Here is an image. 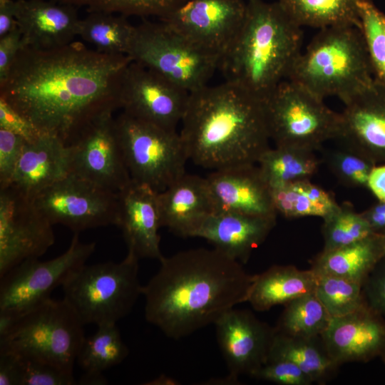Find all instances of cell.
I'll use <instances>...</instances> for the list:
<instances>
[{
	"label": "cell",
	"mask_w": 385,
	"mask_h": 385,
	"mask_svg": "<svg viewBox=\"0 0 385 385\" xmlns=\"http://www.w3.org/2000/svg\"><path fill=\"white\" fill-rule=\"evenodd\" d=\"M131 61L77 41L50 49L24 46L0 83V97L43 134L68 145L97 115L119 108L120 78Z\"/></svg>",
	"instance_id": "obj_1"
},
{
	"label": "cell",
	"mask_w": 385,
	"mask_h": 385,
	"mask_svg": "<svg viewBox=\"0 0 385 385\" xmlns=\"http://www.w3.org/2000/svg\"><path fill=\"white\" fill-rule=\"evenodd\" d=\"M159 261L142 296L146 321L168 338L186 337L247 302L254 274L214 247L183 250Z\"/></svg>",
	"instance_id": "obj_2"
},
{
	"label": "cell",
	"mask_w": 385,
	"mask_h": 385,
	"mask_svg": "<svg viewBox=\"0 0 385 385\" xmlns=\"http://www.w3.org/2000/svg\"><path fill=\"white\" fill-rule=\"evenodd\" d=\"M180 135L205 168L257 164L270 140L264 102L225 81L190 93Z\"/></svg>",
	"instance_id": "obj_3"
},
{
	"label": "cell",
	"mask_w": 385,
	"mask_h": 385,
	"mask_svg": "<svg viewBox=\"0 0 385 385\" xmlns=\"http://www.w3.org/2000/svg\"><path fill=\"white\" fill-rule=\"evenodd\" d=\"M243 24L219 69L226 81L265 102L300 54L301 27L278 1H247Z\"/></svg>",
	"instance_id": "obj_4"
},
{
	"label": "cell",
	"mask_w": 385,
	"mask_h": 385,
	"mask_svg": "<svg viewBox=\"0 0 385 385\" xmlns=\"http://www.w3.org/2000/svg\"><path fill=\"white\" fill-rule=\"evenodd\" d=\"M287 80L322 99L337 96L346 102L374 80L361 29H320L296 59Z\"/></svg>",
	"instance_id": "obj_5"
},
{
	"label": "cell",
	"mask_w": 385,
	"mask_h": 385,
	"mask_svg": "<svg viewBox=\"0 0 385 385\" xmlns=\"http://www.w3.org/2000/svg\"><path fill=\"white\" fill-rule=\"evenodd\" d=\"M138 260L128 252L118 262L81 265L62 284L63 298L83 324H117L142 295Z\"/></svg>",
	"instance_id": "obj_6"
},
{
	"label": "cell",
	"mask_w": 385,
	"mask_h": 385,
	"mask_svg": "<svg viewBox=\"0 0 385 385\" xmlns=\"http://www.w3.org/2000/svg\"><path fill=\"white\" fill-rule=\"evenodd\" d=\"M84 325L64 298L50 297L23 313L14 328L0 337V351L32 357L73 372L86 337Z\"/></svg>",
	"instance_id": "obj_7"
},
{
	"label": "cell",
	"mask_w": 385,
	"mask_h": 385,
	"mask_svg": "<svg viewBox=\"0 0 385 385\" xmlns=\"http://www.w3.org/2000/svg\"><path fill=\"white\" fill-rule=\"evenodd\" d=\"M127 55L189 93L208 85L220 66L217 56L160 20L135 26Z\"/></svg>",
	"instance_id": "obj_8"
},
{
	"label": "cell",
	"mask_w": 385,
	"mask_h": 385,
	"mask_svg": "<svg viewBox=\"0 0 385 385\" xmlns=\"http://www.w3.org/2000/svg\"><path fill=\"white\" fill-rule=\"evenodd\" d=\"M264 104L270 137L276 146L314 151L339 137L340 113L297 83L283 81Z\"/></svg>",
	"instance_id": "obj_9"
},
{
	"label": "cell",
	"mask_w": 385,
	"mask_h": 385,
	"mask_svg": "<svg viewBox=\"0 0 385 385\" xmlns=\"http://www.w3.org/2000/svg\"><path fill=\"white\" fill-rule=\"evenodd\" d=\"M117 135L131 180L162 192L185 172L188 154L180 133L122 112Z\"/></svg>",
	"instance_id": "obj_10"
},
{
	"label": "cell",
	"mask_w": 385,
	"mask_h": 385,
	"mask_svg": "<svg viewBox=\"0 0 385 385\" xmlns=\"http://www.w3.org/2000/svg\"><path fill=\"white\" fill-rule=\"evenodd\" d=\"M32 200L53 225H63L74 233L119 224L118 192L73 173L41 190Z\"/></svg>",
	"instance_id": "obj_11"
},
{
	"label": "cell",
	"mask_w": 385,
	"mask_h": 385,
	"mask_svg": "<svg viewBox=\"0 0 385 385\" xmlns=\"http://www.w3.org/2000/svg\"><path fill=\"white\" fill-rule=\"evenodd\" d=\"M94 242L83 243L74 233L68 248L46 261L26 260L0 277V311L16 315L49 299L75 270L86 264L96 250Z\"/></svg>",
	"instance_id": "obj_12"
},
{
	"label": "cell",
	"mask_w": 385,
	"mask_h": 385,
	"mask_svg": "<svg viewBox=\"0 0 385 385\" xmlns=\"http://www.w3.org/2000/svg\"><path fill=\"white\" fill-rule=\"evenodd\" d=\"M53 225L31 198L11 187L0 189V277L38 259L54 244Z\"/></svg>",
	"instance_id": "obj_13"
},
{
	"label": "cell",
	"mask_w": 385,
	"mask_h": 385,
	"mask_svg": "<svg viewBox=\"0 0 385 385\" xmlns=\"http://www.w3.org/2000/svg\"><path fill=\"white\" fill-rule=\"evenodd\" d=\"M189 96L186 90L132 61L121 76L118 100L123 112L165 129L176 130Z\"/></svg>",
	"instance_id": "obj_14"
},
{
	"label": "cell",
	"mask_w": 385,
	"mask_h": 385,
	"mask_svg": "<svg viewBox=\"0 0 385 385\" xmlns=\"http://www.w3.org/2000/svg\"><path fill=\"white\" fill-rule=\"evenodd\" d=\"M113 111L97 115L68 144L70 173L118 192L131 178L117 135Z\"/></svg>",
	"instance_id": "obj_15"
},
{
	"label": "cell",
	"mask_w": 385,
	"mask_h": 385,
	"mask_svg": "<svg viewBox=\"0 0 385 385\" xmlns=\"http://www.w3.org/2000/svg\"><path fill=\"white\" fill-rule=\"evenodd\" d=\"M247 6L245 0H185L160 21L220 62L243 24Z\"/></svg>",
	"instance_id": "obj_16"
},
{
	"label": "cell",
	"mask_w": 385,
	"mask_h": 385,
	"mask_svg": "<svg viewBox=\"0 0 385 385\" xmlns=\"http://www.w3.org/2000/svg\"><path fill=\"white\" fill-rule=\"evenodd\" d=\"M216 338L229 376H252L267 361L275 329L252 312L235 307L214 324Z\"/></svg>",
	"instance_id": "obj_17"
},
{
	"label": "cell",
	"mask_w": 385,
	"mask_h": 385,
	"mask_svg": "<svg viewBox=\"0 0 385 385\" xmlns=\"http://www.w3.org/2000/svg\"><path fill=\"white\" fill-rule=\"evenodd\" d=\"M344 103L337 139L374 164H385V86L374 80Z\"/></svg>",
	"instance_id": "obj_18"
},
{
	"label": "cell",
	"mask_w": 385,
	"mask_h": 385,
	"mask_svg": "<svg viewBox=\"0 0 385 385\" xmlns=\"http://www.w3.org/2000/svg\"><path fill=\"white\" fill-rule=\"evenodd\" d=\"M322 338L339 366L368 362L385 354V318L366 303L353 312L332 317Z\"/></svg>",
	"instance_id": "obj_19"
},
{
	"label": "cell",
	"mask_w": 385,
	"mask_h": 385,
	"mask_svg": "<svg viewBox=\"0 0 385 385\" xmlns=\"http://www.w3.org/2000/svg\"><path fill=\"white\" fill-rule=\"evenodd\" d=\"M158 192L133 180L118 192L120 220L128 252L139 260L163 257L160 248L161 227Z\"/></svg>",
	"instance_id": "obj_20"
},
{
	"label": "cell",
	"mask_w": 385,
	"mask_h": 385,
	"mask_svg": "<svg viewBox=\"0 0 385 385\" xmlns=\"http://www.w3.org/2000/svg\"><path fill=\"white\" fill-rule=\"evenodd\" d=\"M206 179L217 211L277 217L270 188L256 164L215 170Z\"/></svg>",
	"instance_id": "obj_21"
},
{
	"label": "cell",
	"mask_w": 385,
	"mask_h": 385,
	"mask_svg": "<svg viewBox=\"0 0 385 385\" xmlns=\"http://www.w3.org/2000/svg\"><path fill=\"white\" fill-rule=\"evenodd\" d=\"M161 227L182 237H195L205 220L217 211L207 180L185 173L158 194Z\"/></svg>",
	"instance_id": "obj_22"
},
{
	"label": "cell",
	"mask_w": 385,
	"mask_h": 385,
	"mask_svg": "<svg viewBox=\"0 0 385 385\" xmlns=\"http://www.w3.org/2000/svg\"><path fill=\"white\" fill-rule=\"evenodd\" d=\"M76 8L52 0H16L17 27L24 46L50 49L73 42L81 20Z\"/></svg>",
	"instance_id": "obj_23"
},
{
	"label": "cell",
	"mask_w": 385,
	"mask_h": 385,
	"mask_svg": "<svg viewBox=\"0 0 385 385\" xmlns=\"http://www.w3.org/2000/svg\"><path fill=\"white\" fill-rule=\"evenodd\" d=\"M276 216H257L230 211H216L197 230L195 237L241 264L266 240L276 225Z\"/></svg>",
	"instance_id": "obj_24"
},
{
	"label": "cell",
	"mask_w": 385,
	"mask_h": 385,
	"mask_svg": "<svg viewBox=\"0 0 385 385\" xmlns=\"http://www.w3.org/2000/svg\"><path fill=\"white\" fill-rule=\"evenodd\" d=\"M69 173L68 145L55 135L43 134L25 143L9 186L32 199Z\"/></svg>",
	"instance_id": "obj_25"
},
{
	"label": "cell",
	"mask_w": 385,
	"mask_h": 385,
	"mask_svg": "<svg viewBox=\"0 0 385 385\" xmlns=\"http://www.w3.org/2000/svg\"><path fill=\"white\" fill-rule=\"evenodd\" d=\"M317 279V274L311 268L302 270L294 265H273L254 274L247 302L257 312L284 305L314 292Z\"/></svg>",
	"instance_id": "obj_26"
},
{
	"label": "cell",
	"mask_w": 385,
	"mask_h": 385,
	"mask_svg": "<svg viewBox=\"0 0 385 385\" xmlns=\"http://www.w3.org/2000/svg\"><path fill=\"white\" fill-rule=\"evenodd\" d=\"M384 256L385 237L374 233L350 245L322 251L310 268L317 274L339 276L363 284Z\"/></svg>",
	"instance_id": "obj_27"
},
{
	"label": "cell",
	"mask_w": 385,
	"mask_h": 385,
	"mask_svg": "<svg viewBox=\"0 0 385 385\" xmlns=\"http://www.w3.org/2000/svg\"><path fill=\"white\" fill-rule=\"evenodd\" d=\"M272 359L293 362L310 377L313 383L319 384L329 381L340 366L329 355L322 336L312 338L293 337L276 329L267 361Z\"/></svg>",
	"instance_id": "obj_28"
},
{
	"label": "cell",
	"mask_w": 385,
	"mask_h": 385,
	"mask_svg": "<svg viewBox=\"0 0 385 385\" xmlns=\"http://www.w3.org/2000/svg\"><path fill=\"white\" fill-rule=\"evenodd\" d=\"M359 0H278V3L299 26L319 29L338 26H354L361 29Z\"/></svg>",
	"instance_id": "obj_29"
},
{
	"label": "cell",
	"mask_w": 385,
	"mask_h": 385,
	"mask_svg": "<svg viewBox=\"0 0 385 385\" xmlns=\"http://www.w3.org/2000/svg\"><path fill=\"white\" fill-rule=\"evenodd\" d=\"M257 166L272 188L309 180L320 164L314 151L289 146L270 148L260 158Z\"/></svg>",
	"instance_id": "obj_30"
},
{
	"label": "cell",
	"mask_w": 385,
	"mask_h": 385,
	"mask_svg": "<svg viewBox=\"0 0 385 385\" xmlns=\"http://www.w3.org/2000/svg\"><path fill=\"white\" fill-rule=\"evenodd\" d=\"M270 190L277 214L289 219L309 216L324 218L339 205L330 192L312 183L309 180L296 181Z\"/></svg>",
	"instance_id": "obj_31"
},
{
	"label": "cell",
	"mask_w": 385,
	"mask_h": 385,
	"mask_svg": "<svg viewBox=\"0 0 385 385\" xmlns=\"http://www.w3.org/2000/svg\"><path fill=\"white\" fill-rule=\"evenodd\" d=\"M126 17L106 12H89L86 18L80 20L78 36L95 46L98 51L127 55L135 26Z\"/></svg>",
	"instance_id": "obj_32"
},
{
	"label": "cell",
	"mask_w": 385,
	"mask_h": 385,
	"mask_svg": "<svg viewBox=\"0 0 385 385\" xmlns=\"http://www.w3.org/2000/svg\"><path fill=\"white\" fill-rule=\"evenodd\" d=\"M284 306L274 328L284 334L306 338L322 336L332 318L314 292L300 296Z\"/></svg>",
	"instance_id": "obj_33"
},
{
	"label": "cell",
	"mask_w": 385,
	"mask_h": 385,
	"mask_svg": "<svg viewBox=\"0 0 385 385\" xmlns=\"http://www.w3.org/2000/svg\"><path fill=\"white\" fill-rule=\"evenodd\" d=\"M128 354L117 324H103L93 334L85 337L76 361L86 372L103 373L120 364Z\"/></svg>",
	"instance_id": "obj_34"
},
{
	"label": "cell",
	"mask_w": 385,
	"mask_h": 385,
	"mask_svg": "<svg viewBox=\"0 0 385 385\" xmlns=\"http://www.w3.org/2000/svg\"><path fill=\"white\" fill-rule=\"evenodd\" d=\"M322 219L323 252L350 245L374 234L361 213L356 212L346 202L338 205Z\"/></svg>",
	"instance_id": "obj_35"
},
{
	"label": "cell",
	"mask_w": 385,
	"mask_h": 385,
	"mask_svg": "<svg viewBox=\"0 0 385 385\" xmlns=\"http://www.w3.org/2000/svg\"><path fill=\"white\" fill-rule=\"evenodd\" d=\"M317 275L314 292L332 317L353 312L366 303L362 284L339 276Z\"/></svg>",
	"instance_id": "obj_36"
},
{
	"label": "cell",
	"mask_w": 385,
	"mask_h": 385,
	"mask_svg": "<svg viewBox=\"0 0 385 385\" xmlns=\"http://www.w3.org/2000/svg\"><path fill=\"white\" fill-rule=\"evenodd\" d=\"M358 9L374 78L385 86V13L372 0H359Z\"/></svg>",
	"instance_id": "obj_37"
},
{
	"label": "cell",
	"mask_w": 385,
	"mask_h": 385,
	"mask_svg": "<svg viewBox=\"0 0 385 385\" xmlns=\"http://www.w3.org/2000/svg\"><path fill=\"white\" fill-rule=\"evenodd\" d=\"M73 6H84L88 12L118 14L125 16H155L162 19L185 0H52Z\"/></svg>",
	"instance_id": "obj_38"
},
{
	"label": "cell",
	"mask_w": 385,
	"mask_h": 385,
	"mask_svg": "<svg viewBox=\"0 0 385 385\" xmlns=\"http://www.w3.org/2000/svg\"><path fill=\"white\" fill-rule=\"evenodd\" d=\"M327 163L337 179L344 185L367 188L368 178L376 165L360 154L344 147L327 153Z\"/></svg>",
	"instance_id": "obj_39"
},
{
	"label": "cell",
	"mask_w": 385,
	"mask_h": 385,
	"mask_svg": "<svg viewBox=\"0 0 385 385\" xmlns=\"http://www.w3.org/2000/svg\"><path fill=\"white\" fill-rule=\"evenodd\" d=\"M13 354L17 359L20 385H73L78 383L73 372L39 359Z\"/></svg>",
	"instance_id": "obj_40"
},
{
	"label": "cell",
	"mask_w": 385,
	"mask_h": 385,
	"mask_svg": "<svg viewBox=\"0 0 385 385\" xmlns=\"http://www.w3.org/2000/svg\"><path fill=\"white\" fill-rule=\"evenodd\" d=\"M251 377L280 385L314 384L298 366L285 359L268 360Z\"/></svg>",
	"instance_id": "obj_41"
},
{
	"label": "cell",
	"mask_w": 385,
	"mask_h": 385,
	"mask_svg": "<svg viewBox=\"0 0 385 385\" xmlns=\"http://www.w3.org/2000/svg\"><path fill=\"white\" fill-rule=\"evenodd\" d=\"M26 142L19 135L0 128V189L9 185Z\"/></svg>",
	"instance_id": "obj_42"
},
{
	"label": "cell",
	"mask_w": 385,
	"mask_h": 385,
	"mask_svg": "<svg viewBox=\"0 0 385 385\" xmlns=\"http://www.w3.org/2000/svg\"><path fill=\"white\" fill-rule=\"evenodd\" d=\"M0 128L12 132L26 142H32L43 133L21 113L0 97Z\"/></svg>",
	"instance_id": "obj_43"
},
{
	"label": "cell",
	"mask_w": 385,
	"mask_h": 385,
	"mask_svg": "<svg viewBox=\"0 0 385 385\" xmlns=\"http://www.w3.org/2000/svg\"><path fill=\"white\" fill-rule=\"evenodd\" d=\"M362 290L366 304L385 318V256L369 274Z\"/></svg>",
	"instance_id": "obj_44"
},
{
	"label": "cell",
	"mask_w": 385,
	"mask_h": 385,
	"mask_svg": "<svg viewBox=\"0 0 385 385\" xmlns=\"http://www.w3.org/2000/svg\"><path fill=\"white\" fill-rule=\"evenodd\" d=\"M24 46L18 27L0 37V83L6 79L17 54Z\"/></svg>",
	"instance_id": "obj_45"
},
{
	"label": "cell",
	"mask_w": 385,
	"mask_h": 385,
	"mask_svg": "<svg viewBox=\"0 0 385 385\" xmlns=\"http://www.w3.org/2000/svg\"><path fill=\"white\" fill-rule=\"evenodd\" d=\"M0 385H20L17 359L11 352L0 351Z\"/></svg>",
	"instance_id": "obj_46"
},
{
	"label": "cell",
	"mask_w": 385,
	"mask_h": 385,
	"mask_svg": "<svg viewBox=\"0 0 385 385\" xmlns=\"http://www.w3.org/2000/svg\"><path fill=\"white\" fill-rule=\"evenodd\" d=\"M361 213L374 233L385 236V202L378 201Z\"/></svg>",
	"instance_id": "obj_47"
},
{
	"label": "cell",
	"mask_w": 385,
	"mask_h": 385,
	"mask_svg": "<svg viewBox=\"0 0 385 385\" xmlns=\"http://www.w3.org/2000/svg\"><path fill=\"white\" fill-rule=\"evenodd\" d=\"M367 188L379 202H385V164L372 168L368 178Z\"/></svg>",
	"instance_id": "obj_48"
},
{
	"label": "cell",
	"mask_w": 385,
	"mask_h": 385,
	"mask_svg": "<svg viewBox=\"0 0 385 385\" xmlns=\"http://www.w3.org/2000/svg\"><path fill=\"white\" fill-rule=\"evenodd\" d=\"M17 28L16 1L11 0L0 6V37Z\"/></svg>",
	"instance_id": "obj_49"
},
{
	"label": "cell",
	"mask_w": 385,
	"mask_h": 385,
	"mask_svg": "<svg viewBox=\"0 0 385 385\" xmlns=\"http://www.w3.org/2000/svg\"><path fill=\"white\" fill-rule=\"evenodd\" d=\"M108 384V380L101 372H86L84 371L77 384L81 385H105Z\"/></svg>",
	"instance_id": "obj_50"
},
{
	"label": "cell",
	"mask_w": 385,
	"mask_h": 385,
	"mask_svg": "<svg viewBox=\"0 0 385 385\" xmlns=\"http://www.w3.org/2000/svg\"><path fill=\"white\" fill-rule=\"evenodd\" d=\"M178 381L171 378L170 376H168L165 375H160L154 379L147 381L146 383H144L143 384L145 385H174V384H178L179 383H177Z\"/></svg>",
	"instance_id": "obj_51"
},
{
	"label": "cell",
	"mask_w": 385,
	"mask_h": 385,
	"mask_svg": "<svg viewBox=\"0 0 385 385\" xmlns=\"http://www.w3.org/2000/svg\"><path fill=\"white\" fill-rule=\"evenodd\" d=\"M10 1H11V0H0V6L4 4H6V3H7V2Z\"/></svg>",
	"instance_id": "obj_52"
},
{
	"label": "cell",
	"mask_w": 385,
	"mask_h": 385,
	"mask_svg": "<svg viewBox=\"0 0 385 385\" xmlns=\"http://www.w3.org/2000/svg\"><path fill=\"white\" fill-rule=\"evenodd\" d=\"M381 359L385 365V354L381 357Z\"/></svg>",
	"instance_id": "obj_53"
},
{
	"label": "cell",
	"mask_w": 385,
	"mask_h": 385,
	"mask_svg": "<svg viewBox=\"0 0 385 385\" xmlns=\"http://www.w3.org/2000/svg\"><path fill=\"white\" fill-rule=\"evenodd\" d=\"M257 1V0H247V1Z\"/></svg>",
	"instance_id": "obj_54"
},
{
	"label": "cell",
	"mask_w": 385,
	"mask_h": 385,
	"mask_svg": "<svg viewBox=\"0 0 385 385\" xmlns=\"http://www.w3.org/2000/svg\"><path fill=\"white\" fill-rule=\"evenodd\" d=\"M384 237H385V236H384Z\"/></svg>",
	"instance_id": "obj_55"
}]
</instances>
